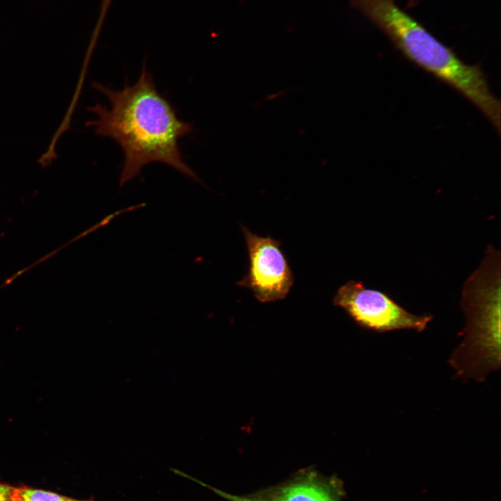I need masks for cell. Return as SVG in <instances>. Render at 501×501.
Masks as SVG:
<instances>
[{"mask_svg":"<svg viewBox=\"0 0 501 501\" xmlns=\"http://www.w3.org/2000/svg\"><path fill=\"white\" fill-rule=\"evenodd\" d=\"M333 303L344 310L360 327L378 333L422 332L434 318L429 314H412L388 294L367 288L360 281L349 280L340 287Z\"/></svg>","mask_w":501,"mask_h":501,"instance_id":"cell-4","label":"cell"},{"mask_svg":"<svg viewBox=\"0 0 501 501\" xmlns=\"http://www.w3.org/2000/svg\"><path fill=\"white\" fill-rule=\"evenodd\" d=\"M93 87L106 97L110 105L97 104L90 107L96 119L86 125L93 127L96 134L116 141L123 150L120 186L152 162L167 164L201 182L183 159L178 143L181 137L193 131L192 124L177 117L145 67L137 81L122 90H114L100 83H93Z\"/></svg>","mask_w":501,"mask_h":501,"instance_id":"cell-1","label":"cell"},{"mask_svg":"<svg viewBox=\"0 0 501 501\" xmlns=\"http://www.w3.org/2000/svg\"><path fill=\"white\" fill-rule=\"evenodd\" d=\"M214 490L228 501H340V489L334 479L312 470L250 494L235 495Z\"/></svg>","mask_w":501,"mask_h":501,"instance_id":"cell-6","label":"cell"},{"mask_svg":"<svg viewBox=\"0 0 501 501\" xmlns=\"http://www.w3.org/2000/svg\"><path fill=\"white\" fill-rule=\"evenodd\" d=\"M408 61L448 84L484 116L500 134V101L478 65H470L436 38L395 0H352Z\"/></svg>","mask_w":501,"mask_h":501,"instance_id":"cell-2","label":"cell"},{"mask_svg":"<svg viewBox=\"0 0 501 501\" xmlns=\"http://www.w3.org/2000/svg\"><path fill=\"white\" fill-rule=\"evenodd\" d=\"M17 486L0 482V501H16Z\"/></svg>","mask_w":501,"mask_h":501,"instance_id":"cell-8","label":"cell"},{"mask_svg":"<svg viewBox=\"0 0 501 501\" xmlns=\"http://www.w3.org/2000/svg\"><path fill=\"white\" fill-rule=\"evenodd\" d=\"M461 304L466 325L449 363L459 378L484 381L501 364L500 251L492 245L465 282Z\"/></svg>","mask_w":501,"mask_h":501,"instance_id":"cell-3","label":"cell"},{"mask_svg":"<svg viewBox=\"0 0 501 501\" xmlns=\"http://www.w3.org/2000/svg\"><path fill=\"white\" fill-rule=\"evenodd\" d=\"M16 501H93L78 500L56 492L31 487L24 484L17 486Z\"/></svg>","mask_w":501,"mask_h":501,"instance_id":"cell-7","label":"cell"},{"mask_svg":"<svg viewBox=\"0 0 501 501\" xmlns=\"http://www.w3.org/2000/svg\"><path fill=\"white\" fill-rule=\"evenodd\" d=\"M241 228L249 267L247 274L237 285L249 289L262 303L285 299L293 285L294 277L280 241L257 235L244 225Z\"/></svg>","mask_w":501,"mask_h":501,"instance_id":"cell-5","label":"cell"},{"mask_svg":"<svg viewBox=\"0 0 501 501\" xmlns=\"http://www.w3.org/2000/svg\"><path fill=\"white\" fill-rule=\"evenodd\" d=\"M417 1H418V0H411V3H412V4H414V3H415H415H417Z\"/></svg>","mask_w":501,"mask_h":501,"instance_id":"cell-9","label":"cell"}]
</instances>
